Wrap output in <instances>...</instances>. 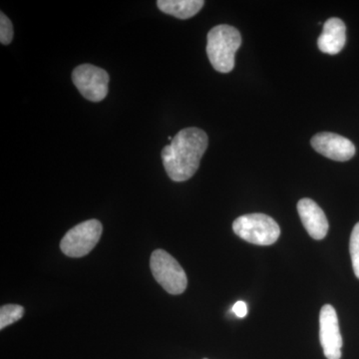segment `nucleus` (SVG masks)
<instances>
[{
    "label": "nucleus",
    "instance_id": "nucleus-16",
    "mask_svg": "<svg viewBox=\"0 0 359 359\" xmlns=\"http://www.w3.org/2000/svg\"><path fill=\"white\" fill-rule=\"evenodd\" d=\"M204 359H208V358H204Z\"/></svg>",
    "mask_w": 359,
    "mask_h": 359
},
{
    "label": "nucleus",
    "instance_id": "nucleus-6",
    "mask_svg": "<svg viewBox=\"0 0 359 359\" xmlns=\"http://www.w3.org/2000/svg\"><path fill=\"white\" fill-rule=\"evenodd\" d=\"M72 80L81 95L92 102H99L108 94L109 75L102 68L82 65L72 72Z\"/></svg>",
    "mask_w": 359,
    "mask_h": 359
},
{
    "label": "nucleus",
    "instance_id": "nucleus-13",
    "mask_svg": "<svg viewBox=\"0 0 359 359\" xmlns=\"http://www.w3.org/2000/svg\"><path fill=\"white\" fill-rule=\"evenodd\" d=\"M349 252H351V263L354 275L359 278V223L354 226L349 241Z\"/></svg>",
    "mask_w": 359,
    "mask_h": 359
},
{
    "label": "nucleus",
    "instance_id": "nucleus-5",
    "mask_svg": "<svg viewBox=\"0 0 359 359\" xmlns=\"http://www.w3.org/2000/svg\"><path fill=\"white\" fill-rule=\"evenodd\" d=\"M102 231V224L98 219L85 221L66 233L61 241L60 249L70 257L86 256L98 244Z\"/></svg>",
    "mask_w": 359,
    "mask_h": 359
},
{
    "label": "nucleus",
    "instance_id": "nucleus-14",
    "mask_svg": "<svg viewBox=\"0 0 359 359\" xmlns=\"http://www.w3.org/2000/svg\"><path fill=\"white\" fill-rule=\"evenodd\" d=\"M13 26L6 14H0V42L1 44L7 45L13 41Z\"/></svg>",
    "mask_w": 359,
    "mask_h": 359
},
{
    "label": "nucleus",
    "instance_id": "nucleus-11",
    "mask_svg": "<svg viewBox=\"0 0 359 359\" xmlns=\"http://www.w3.org/2000/svg\"><path fill=\"white\" fill-rule=\"evenodd\" d=\"M203 0H158L157 6L162 13L179 20H188L199 13L204 6Z\"/></svg>",
    "mask_w": 359,
    "mask_h": 359
},
{
    "label": "nucleus",
    "instance_id": "nucleus-12",
    "mask_svg": "<svg viewBox=\"0 0 359 359\" xmlns=\"http://www.w3.org/2000/svg\"><path fill=\"white\" fill-rule=\"evenodd\" d=\"M25 309L18 304H6L0 309V330H4L22 318Z\"/></svg>",
    "mask_w": 359,
    "mask_h": 359
},
{
    "label": "nucleus",
    "instance_id": "nucleus-3",
    "mask_svg": "<svg viewBox=\"0 0 359 359\" xmlns=\"http://www.w3.org/2000/svg\"><path fill=\"white\" fill-rule=\"evenodd\" d=\"M236 235L250 244L271 245L275 244L280 235L278 223L264 214L244 215L233 224Z\"/></svg>",
    "mask_w": 359,
    "mask_h": 359
},
{
    "label": "nucleus",
    "instance_id": "nucleus-4",
    "mask_svg": "<svg viewBox=\"0 0 359 359\" xmlns=\"http://www.w3.org/2000/svg\"><path fill=\"white\" fill-rule=\"evenodd\" d=\"M150 268L155 280L170 294L178 295L185 292L188 285L185 271L166 250L153 252Z\"/></svg>",
    "mask_w": 359,
    "mask_h": 359
},
{
    "label": "nucleus",
    "instance_id": "nucleus-15",
    "mask_svg": "<svg viewBox=\"0 0 359 359\" xmlns=\"http://www.w3.org/2000/svg\"><path fill=\"white\" fill-rule=\"evenodd\" d=\"M233 313L238 316V318H245L248 313V306L245 302L238 301L233 304V309H231Z\"/></svg>",
    "mask_w": 359,
    "mask_h": 359
},
{
    "label": "nucleus",
    "instance_id": "nucleus-7",
    "mask_svg": "<svg viewBox=\"0 0 359 359\" xmlns=\"http://www.w3.org/2000/svg\"><path fill=\"white\" fill-rule=\"evenodd\" d=\"M320 340L325 358H341L342 337L334 306L325 304L320 313Z\"/></svg>",
    "mask_w": 359,
    "mask_h": 359
},
{
    "label": "nucleus",
    "instance_id": "nucleus-2",
    "mask_svg": "<svg viewBox=\"0 0 359 359\" xmlns=\"http://www.w3.org/2000/svg\"><path fill=\"white\" fill-rule=\"evenodd\" d=\"M242 44L237 28L218 25L208 33L207 54L212 67L221 73H229L235 67L236 52Z\"/></svg>",
    "mask_w": 359,
    "mask_h": 359
},
{
    "label": "nucleus",
    "instance_id": "nucleus-8",
    "mask_svg": "<svg viewBox=\"0 0 359 359\" xmlns=\"http://www.w3.org/2000/svg\"><path fill=\"white\" fill-rule=\"evenodd\" d=\"M311 144L316 152L337 162L351 160L356 151L353 142L346 137L330 132H321L314 135Z\"/></svg>",
    "mask_w": 359,
    "mask_h": 359
},
{
    "label": "nucleus",
    "instance_id": "nucleus-10",
    "mask_svg": "<svg viewBox=\"0 0 359 359\" xmlns=\"http://www.w3.org/2000/svg\"><path fill=\"white\" fill-rule=\"evenodd\" d=\"M346 42V27L344 21L339 18H330L325 23L323 33L318 39V48L323 53H339Z\"/></svg>",
    "mask_w": 359,
    "mask_h": 359
},
{
    "label": "nucleus",
    "instance_id": "nucleus-1",
    "mask_svg": "<svg viewBox=\"0 0 359 359\" xmlns=\"http://www.w3.org/2000/svg\"><path fill=\"white\" fill-rule=\"evenodd\" d=\"M208 143L205 132L196 127L178 132L171 144L162 151L163 164L170 179L185 182L192 178L199 169Z\"/></svg>",
    "mask_w": 359,
    "mask_h": 359
},
{
    "label": "nucleus",
    "instance_id": "nucleus-9",
    "mask_svg": "<svg viewBox=\"0 0 359 359\" xmlns=\"http://www.w3.org/2000/svg\"><path fill=\"white\" fill-rule=\"evenodd\" d=\"M299 218L309 235L314 240H323L327 237L328 222L325 212L314 201L304 198L297 204Z\"/></svg>",
    "mask_w": 359,
    "mask_h": 359
}]
</instances>
